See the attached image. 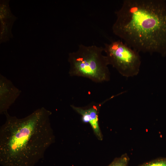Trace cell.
Here are the masks:
<instances>
[{
	"label": "cell",
	"instance_id": "5b68a950",
	"mask_svg": "<svg viewBox=\"0 0 166 166\" xmlns=\"http://www.w3.org/2000/svg\"><path fill=\"white\" fill-rule=\"evenodd\" d=\"M21 91L12 81L0 75V113L4 114L15 102Z\"/></svg>",
	"mask_w": 166,
	"mask_h": 166
},
{
	"label": "cell",
	"instance_id": "52a82bcc",
	"mask_svg": "<svg viewBox=\"0 0 166 166\" xmlns=\"http://www.w3.org/2000/svg\"><path fill=\"white\" fill-rule=\"evenodd\" d=\"M129 160L128 155L124 154L116 158L108 166H127Z\"/></svg>",
	"mask_w": 166,
	"mask_h": 166
},
{
	"label": "cell",
	"instance_id": "8992f818",
	"mask_svg": "<svg viewBox=\"0 0 166 166\" xmlns=\"http://www.w3.org/2000/svg\"><path fill=\"white\" fill-rule=\"evenodd\" d=\"M71 106L81 116V120L83 123L90 124L97 137L99 140H102L103 136L98 122V107L94 105L85 109L73 105H71Z\"/></svg>",
	"mask_w": 166,
	"mask_h": 166
},
{
	"label": "cell",
	"instance_id": "3957f363",
	"mask_svg": "<svg viewBox=\"0 0 166 166\" xmlns=\"http://www.w3.org/2000/svg\"><path fill=\"white\" fill-rule=\"evenodd\" d=\"M103 51L102 47L79 45L76 51L69 54V75L85 77L97 83L109 81V64Z\"/></svg>",
	"mask_w": 166,
	"mask_h": 166
},
{
	"label": "cell",
	"instance_id": "6da1fadb",
	"mask_svg": "<svg viewBox=\"0 0 166 166\" xmlns=\"http://www.w3.org/2000/svg\"><path fill=\"white\" fill-rule=\"evenodd\" d=\"M44 107L18 118L6 112L0 128V163L2 166H34L55 141L50 117Z\"/></svg>",
	"mask_w": 166,
	"mask_h": 166
},
{
	"label": "cell",
	"instance_id": "ba28073f",
	"mask_svg": "<svg viewBox=\"0 0 166 166\" xmlns=\"http://www.w3.org/2000/svg\"><path fill=\"white\" fill-rule=\"evenodd\" d=\"M140 166H166V158L154 160L144 163Z\"/></svg>",
	"mask_w": 166,
	"mask_h": 166
},
{
	"label": "cell",
	"instance_id": "277c9868",
	"mask_svg": "<svg viewBox=\"0 0 166 166\" xmlns=\"http://www.w3.org/2000/svg\"><path fill=\"white\" fill-rule=\"evenodd\" d=\"M103 48L109 65L121 75L129 77L138 74L141 64L139 52L120 40L105 43Z\"/></svg>",
	"mask_w": 166,
	"mask_h": 166
},
{
	"label": "cell",
	"instance_id": "7a4b0ae2",
	"mask_svg": "<svg viewBox=\"0 0 166 166\" xmlns=\"http://www.w3.org/2000/svg\"><path fill=\"white\" fill-rule=\"evenodd\" d=\"M113 33L132 48L166 56V3L162 0H124L115 11Z\"/></svg>",
	"mask_w": 166,
	"mask_h": 166
}]
</instances>
